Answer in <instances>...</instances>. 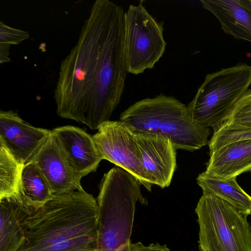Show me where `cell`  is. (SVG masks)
<instances>
[{"instance_id":"e0dca14e","label":"cell","mask_w":251,"mask_h":251,"mask_svg":"<svg viewBox=\"0 0 251 251\" xmlns=\"http://www.w3.org/2000/svg\"><path fill=\"white\" fill-rule=\"evenodd\" d=\"M197 181L203 193L225 201L247 217L251 215V196L239 186L236 177L219 178L204 172L198 176Z\"/></svg>"},{"instance_id":"277c9868","label":"cell","mask_w":251,"mask_h":251,"mask_svg":"<svg viewBox=\"0 0 251 251\" xmlns=\"http://www.w3.org/2000/svg\"><path fill=\"white\" fill-rule=\"evenodd\" d=\"M97 201L98 251H116L130 241L136 203L147 204V201L138 181L118 166L104 175Z\"/></svg>"},{"instance_id":"ba28073f","label":"cell","mask_w":251,"mask_h":251,"mask_svg":"<svg viewBox=\"0 0 251 251\" xmlns=\"http://www.w3.org/2000/svg\"><path fill=\"white\" fill-rule=\"evenodd\" d=\"M98 130L92 137L102 159L125 170L151 191V184L146 177L139 160L135 132L120 120L106 121Z\"/></svg>"},{"instance_id":"8fae6325","label":"cell","mask_w":251,"mask_h":251,"mask_svg":"<svg viewBox=\"0 0 251 251\" xmlns=\"http://www.w3.org/2000/svg\"><path fill=\"white\" fill-rule=\"evenodd\" d=\"M30 162L39 168L53 195L83 188L80 183L83 177L71 167L51 130Z\"/></svg>"},{"instance_id":"d6986e66","label":"cell","mask_w":251,"mask_h":251,"mask_svg":"<svg viewBox=\"0 0 251 251\" xmlns=\"http://www.w3.org/2000/svg\"><path fill=\"white\" fill-rule=\"evenodd\" d=\"M251 139V126L229 124L226 122L214 130L208 143L209 152L229 143Z\"/></svg>"},{"instance_id":"7c38bea8","label":"cell","mask_w":251,"mask_h":251,"mask_svg":"<svg viewBox=\"0 0 251 251\" xmlns=\"http://www.w3.org/2000/svg\"><path fill=\"white\" fill-rule=\"evenodd\" d=\"M68 161L82 177L96 171L102 158L92 136L82 129L66 126L51 130Z\"/></svg>"},{"instance_id":"603a6c76","label":"cell","mask_w":251,"mask_h":251,"mask_svg":"<svg viewBox=\"0 0 251 251\" xmlns=\"http://www.w3.org/2000/svg\"><path fill=\"white\" fill-rule=\"evenodd\" d=\"M10 45L0 44V63L2 64L8 62L10 60L9 57V48Z\"/></svg>"},{"instance_id":"44dd1931","label":"cell","mask_w":251,"mask_h":251,"mask_svg":"<svg viewBox=\"0 0 251 251\" xmlns=\"http://www.w3.org/2000/svg\"><path fill=\"white\" fill-rule=\"evenodd\" d=\"M29 38L28 32L11 27L0 22V44L17 45Z\"/></svg>"},{"instance_id":"5b68a950","label":"cell","mask_w":251,"mask_h":251,"mask_svg":"<svg viewBox=\"0 0 251 251\" xmlns=\"http://www.w3.org/2000/svg\"><path fill=\"white\" fill-rule=\"evenodd\" d=\"M251 84V66L240 63L208 74L188 104L195 122L216 129L226 122Z\"/></svg>"},{"instance_id":"7a4b0ae2","label":"cell","mask_w":251,"mask_h":251,"mask_svg":"<svg viewBox=\"0 0 251 251\" xmlns=\"http://www.w3.org/2000/svg\"><path fill=\"white\" fill-rule=\"evenodd\" d=\"M18 251H98V205L83 188L55 195L23 219Z\"/></svg>"},{"instance_id":"5bb4252c","label":"cell","mask_w":251,"mask_h":251,"mask_svg":"<svg viewBox=\"0 0 251 251\" xmlns=\"http://www.w3.org/2000/svg\"><path fill=\"white\" fill-rule=\"evenodd\" d=\"M209 155L204 172L210 176L226 179L251 172V139L229 143Z\"/></svg>"},{"instance_id":"3957f363","label":"cell","mask_w":251,"mask_h":251,"mask_svg":"<svg viewBox=\"0 0 251 251\" xmlns=\"http://www.w3.org/2000/svg\"><path fill=\"white\" fill-rule=\"evenodd\" d=\"M120 121L135 133L168 138L176 149L190 151L205 146L210 133L194 121L187 106L163 93L136 102L121 113Z\"/></svg>"},{"instance_id":"ffe728a7","label":"cell","mask_w":251,"mask_h":251,"mask_svg":"<svg viewBox=\"0 0 251 251\" xmlns=\"http://www.w3.org/2000/svg\"><path fill=\"white\" fill-rule=\"evenodd\" d=\"M226 123L251 126V88L247 90L238 102Z\"/></svg>"},{"instance_id":"6da1fadb","label":"cell","mask_w":251,"mask_h":251,"mask_svg":"<svg viewBox=\"0 0 251 251\" xmlns=\"http://www.w3.org/2000/svg\"><path fill=\"white\" fill-rule=\"evenodd\" d=\"M123 8L97 0L78 40L61 61L54 91L60 117L98 129L120 102L128 73Z\"/></svg>"},{"instance_id":"ac0fdd59","label":"cell","mask_w":251,"mask_h":251,"mask_svg":"<svg viewBox=\"0 0 251 251\" xmlns=\"http://www.w3.org/2000/svg\"><path fill=\"white\" fill-rule=\"evenodd\" d=\"M23 166L0 142V200L18 193Z\"/></svg>"},{"instance_id":"2e32d148","label":"cell","mask_w":251,"mask_h":251,"mask_svg":"<svg viewBox=\"0 0 251 251\" xmlns=\"http://www.w3.org/2000/svg\"><path fill=\"white\" fill-rule=\"evenodd\" d=\"M27 214L12 197L0 200V251H18L25 235L22 226Z\"/></svg>"},{"instance_id":"cb8c5ba5","label":"cell","mask_w":251,"mask_h":251,"mask_svg":"<svg viewBox=\"0 0 251 251\" xmlns=\"http://www.w3.org/2000/svg\"></svg>"},{"instance_id":"30bf717a","label":"cell","mask_w":251,"mask_h":251,"mask_svg":"<svg viewBox=\"0 0 251 251\" xmlns=\"http://www.w3.org/2000/svg\"><path fill=\"white\" fill-rule=\"evenodd\" d=\"M51 133L35 127L12 111L0 112V142L21 165L29 163Z\"/></svg>"},{"instance_id":"4fadbf2b","label":"cell","mask_w":251,"mask_h":251,"mask_svg":"<svg viewBox=\"0 0 251 251\" xmlns=\"http://www.w3.org/2000/svg\"><path fill=\"white\" fill-rule=\"evenodd\" d=\"M212 13L224 32L251 43V0H201Z\"/></svg>"},{"instance_id":"9c48e42d","label":"cell","mask_w":251,"mask_h":251,"mask_svg":"<svg viewBox=\"0 0 251 251\" xmlns=\"http://www.w3.org/2000/svg\"><path fill=\"white\" fill-rule=\"evenodd\" d=\"M139 161L149 182L162 188L168 187L176 166V150L168 138L135 133Z\"/></svg>"},{"instance_id":"52a82bcc","label":"cell","mask_w":251,"mask_h":251,"mask_svg":"<svg viewBox=\"0 0 251 251\" xmlns=\"http://www.w3.org/2000/svg\"><path fill=\"white\" fill-rule=\"evenodd\" d=\"M163 22H158L140 2L125 15V51L128 73L137 75L153 68L163 56L166 43Z\"/></svg>"},{"instance_id":"7402d4cb","label":"cell","mask_w":251,"mask_h":251,"mask_svg":"<svg viewBox=\"0 0 251 251\" xmlns=\"http://www.w3.org/2000/svg\"><path fill=\"white\" fill-rule=\"evenodd\" d=\"M116 251H171L166 245H161L158 243H151L145 246L140 242L136 243L128 241L121 246Z\"/></svg>"},{"instance_id":"9a60e30c","label":"cell","mask_w":251,"mask_h":251,"mask_svg":"<svg viewBox=\"0 0 251 251\" xmlns=\"http://www.w3.org/2000/svg\"><path fill=\"white\" fill-rule=\"evenodd\" d=\"M15 195L28 215L38 210L55 196L39 168L32 162L23 166L19 192Z\"/></svg>"},{"instance_id":"8992f818","label":"cell","mask_w":251,"mask_h":251,"mask_svg":"<svg viewBox=\"0 0 251 251\" xmlns=\"http://www.w3.org/2000/svg\"><path fill=\"white\" fill-rule=\"evenodd\" d=\"M195 212L201 251H251V224L229 203L203 193Z\"/></svg>"}]
</instances>
